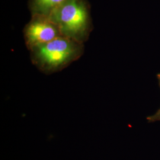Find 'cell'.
<instances>
[{
	"label": "cell",
	"mask_w": 160,
	"mask_h": 160,
	"mask_svg": "<svg viewBox=\"0 0 160 160\" xmlns=\"http://www.w3.org/2000/svg\"><path fill=\"white\" fill-rule=\"evenodd\" d=\"M33 65L45 74H52L68 67L84 52V43L61 36L34 46L30 51Z\"/></svg>",
	"instance_id": "cell-1"
},
{
	"label": "cell",
	"mask_w": 160,
	"mask_h": 160,
	"mask_svg": "<svg viewBox=\"0 0 160 160\" xmlns=\"http://www.w3.org/2000/svg\"><path fill=\"white\" fill-rule=\"evenodd\" d=\"M66 0H29L28 7L31 16L49 17L52 12Z\"/></svg>",
	"instance_id": "cell-4"
},
{
	"label": "cell",
	"mask_w": 160,
	"mask_h": 160,
	"mask_svg": "<svg viewBox=\"0 0 160 160\" xmlns=\"http://www.w3.org/2000/svg\"><path fill=\"white\" fill-rule=\"evenodd\" d=\"M63 36L81 43L93 30L91 9L87 0H66L49 16Z\"/></svg>",
	"instance_id": "cell-2"
},
{
	"label": "cell",
	"mask_w": 160,
	"mask_h": 160,
	"mask_svg": "<svg viewBox=\"0 0 160 160\" xmlns=\"http://www.w3.org/2000/svg\"><path fill=\"white\" fill-rule=\"evenodd\" d=\"M157 78L159 82V86L160 87V74H157ZM149 122H155L157 121H160V109L158 110V111L151 116H149L147 118Z\"/></svg>",
	"instance_id": "cell-5"
},
{
	"label": "cell",
	"mask_w": 160,
	"mask_h": 160,
	"mask_svg": "<svg viewBox=\"0 0 160 160\" xmlns=\"http://www.w3.org/2000/svg\"><path fill=\"white\" fill-rule=\"evenodd\" d=\"M25 45L30 51L34 46L63 36L57 26L48 17L31 16L23 30Z\"/></svg>",
	"instance_id": "cell-3"
}]
</instances>
